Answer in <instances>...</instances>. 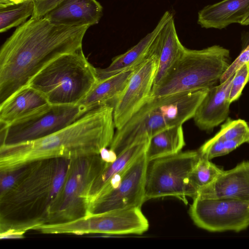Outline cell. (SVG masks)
<instances>
[{"mask_svg": "<svg viewBox=\"0 0 249 249\" xmlns=\"http://www.w3.org/2000/svg\"><path fill=\"white\" fill-rule=\"evenodd\" d=\"M244 143H249V138L221 140L213 138L204 142L198 151L200 156L209 160L227 155Z\"/></svg>", "mask_w": 249, "mask_h": 249, "instance_id": "cell-26", "label": "cell"}, {"mask_svg": "<svg viewBox=\"0 0 249 249\" xmlns=\"http://www.w3.org/2000/svg\"><path fill=\"white\" fill-rule=\"evenodd\" d=\"M197 23L206 29H222L233 23L249 25V0H222L198 13Z\"/></svg>", "mask_w": 249, "mask_h": 249, "instance_id": "cell-17", "label": "cell"}, {"mask_svg": "<svg viewBox=\"0 0 249 249\" xmlns=\"http://www.w3.org/2000/svg\"><path fill=\"white\" fill-rule=\"evenodd\" d=\"M189 213L198 227L211 232H239L249 226V202L231 198L196 197Z\"/></svg>", "mask_w": 249, "mask_h": 249, "instance_id": "cell-11", "label": "cell"}, {"mask_svg": "<svg viewBox=\"0 0 249 249\" xmlns=\"http://www.w3.org/2000/svg\"><path fill=\"white\" fill-rule=\"evenodd\" d=\"M134 70L125 71L98 81L79 104L88 111L107 104L113 106L125 88Z\"/></svg>", "mask_w": 249, "mask_h": 249, "instance_id": "cell-22", "label": "cell"}, {"mask_svg": "<svg viewBox=\"0 0 249 249\" xmlns=\"http://www.w3.org/2000/svg\"><path fill=\"white\" fill-rule=\"evenodd\" d=\"M12 0H0V6H3L13 3Z\"/></svg>", "mask_w": 249, "mask_h": 249, "instance_id": "cell-32", "label": "cell"}, {"mask_svg": "<svg viewBox=\"0 0 249 249\" xmlns=\"http://www.w3.org/2000/svg\"><path fill=\"white\" fill-rule=\"evenodd\" d=\"M107 163L100 154L71 160L58 203L48 224L70 222L87 215L89 187Z\"/></svg>", "mask_w": 249, "mask_h": 249, "instance_id": "cell-7", "label": "cell"}, {"mask_svg": "<svg viewBox=\"0 0 249 249\" xmlns=\"http://www.w3.org/2000/svg\"><path fill=\"white\" fill-rule=\"evenodd\" d=\"M234 73L223 83L209 89L198 107L193 118L201 130L211 131L227 119L231 104L229 94Z\"/></svg>", "mask_w": 249, "mask_h": 249, "instance_id": "cell-14", "label": "cell"}, {"mask_svg": "<svg viewBox=\"0 0 249 249\" xmlns=\"http://www.w3.org/2000/svg\"><path fill=\"white\" fill-rule=\"evenodd\" d=\"M200 155L197 151L177 154L148 161L145 174V199L175 197L187 204L192 197L189 178Z\"/></svg>", "mask_w": 249, "mask_h": 249, "instance_id": "cell-6", "label": "cell"}, {"mask_svg": "<svg viewBox=\"0 0 249 249\" xmlns=\"http://www.w3.org/2000/svg\"><path fill=\"white\" fill-rule=\"evenodd\" d=\"M71 160L53 158L27 164L15 185L0 196V237L23 238L25 233L50 222Z\"/></svg>", "mask_w": 249, "mask_h": 249, "instance_id": "cell-2", "label": "cell"}, {"mask_svg": "<svg viewBox=\"0 0 249 249\" xmlns=\"http://www.w3.org/2000/svg\"><path fill=\"white\" fill-rule=\"evenodd\" d=\"M148 228V221L141 208H133L87 215L63 223L43 224L34 230L44 234L122 235L142 234Z\"/></svg>", "mask_w": 249, "mask_h": 249, "instance_id": "cell-8", "label": "cell"}, {"mask_svg": "<svg viewBox=\"0 0 249 249\" xmlns=\"http://www.w3.org/2000/svg\"><path fill=\"white\" fill-rule=\"evenodd\" d=\"M27 164L10 171L0 172V196L11 189L24 174Z\"/></svg>", "mask_w": 249, "mask_h": 249, "instance_id": "cell-29", "label": "cell"}, {"mask_svg": "<svg viewBox=\"0 0 249 249\" xmlns=\"http://www.w3.org/2000/svg\"><path fill=\"white\" fill-rule=\"evenodd\" d=\"M170 126L166 111L154 98L145 103L115 132L109 148L118 156L132 145L153 136Z\"/></svg>", "mask_w": 249, "mask_h": 249, "instance_id": "cell-13", "label": "cell"}, {"mask_svg": "<svg viewBox=\"0 0 249 249\" xmlns=\"http://www.w3.org/2000/svg\"><path fill=\"white\" fill-rule=\"evenodd\" d=\"M196 197L231 198L249 202V161H243L224 171L212 183L199 191Z\"/></svg>", "mask_w": 249, "mask_h": 249, "instance_id": "cell-15", "label": "cell"}, {"mask_svg": "<svg viewBox=\"0 0 249 249\" xmlns=\"http://www.w3.org/2000/svg\"><path fill=\"white\" fill-rule=\"evenodd\" d=\"M224 171L200 156L189 178L191 198H194L199 191L212 183Z\"/></svg>", "mask_w": 249, "mask_h": 249, "instance_id": "cell-25", "label": "cell"}, {"mask_svg": "<svg viewBox=\"0 0 249 249\" xmlns=\"http://www.w3.org/2000/svg\"><path fill=\"white\" fill-rule=\"evenodd\" d=\"M89 27L55 25L44 17L18 26L0 51V104L55 59L82 48Z\"/></svg>", "mask_w": 249, "mask_h": 249, "instance_id": "cell-1", "label": "cell"}, {"mask_svg": "<svg viewBox=\"0 0 249 249\" xmlns=\"http://www.w3.org/2000/svg\"><path fill=\"white\" fill-rule=\"evenodd\" d=\"M22 0H20V1H22Z\"/></svg>", "mask_w": 249, "mask_h": 249, "instance_id": "cell-34", "label": "cell"}, {"mask_svg": "<svg viewBox=\"0 0 249 249\" xmlns=\"http://www.w3.org/2000/svg\"><path fill=\"white\" fill-rule=\"evenodd\" d=\"M13 3L14 2H18L20 1V0H12Z\"/></svg>", "mask_w": 249, "mask_h": 249, "instance_id": "cell-33", "label": "cell"}, {"mask_svg": "<svg viewBox=\"0 0 249 249\" xmlns=\"http://www.w3.org/2000/svg\"><path fill=\"white\" fill-rule=\"evenodd\" d=\"M64 0H34L35 10L32 18L44 17Z\"/></svg>", "mask_w": 249, "mask_h": 249, "instance_id": "cell-31", "label": "cell"}, {"mask_svg": "<svg viewBox=\"0 0 249 249\" xmlns=\"http://www.w3.org/2000/svg\"><path fill=\"white\" fill-rule=\"evenodd\" d=\"M145 152L110 180L90 206L87 215L141 208L146 201L145 180L148 161Z\"/></svg>", "mask_w": 249, "mask_h": 249, "instance_id": "cell-10", "label": "cell"}, {"mask_svg": "<svg viewBox=\"0 0 249 249\" xmlns=\"http://www.w3.org/2000/svg\"><path fill=\"white\" fill-rule=\"evenodd\" d=\"M156 41L158 64L152 89L165 78L186 49L179 39L173 15L158 34Z\"/></svg>", "mask_w": 249, "mask_h": 249, "instance_id": "cell-20", "label": "cell"}, {"mask_svg": "<svg viewBox=\"0 0 249 249\" xmlns=\"http://www.w3.org/2000/svg\"><path fill=\"white\" fill-rule=\"evenodd\" d=\"M172 15L169 11L165 12L154 29L137 44L125 53L114 57L107 67L96 68L98 81L124 71L135 69L142 63L148 56L156 37Z\"/></svg>", "mask_w": 249, "mask_h": 249, "instance_id": "cell-18", "label": "cell"}, {"mask_svg": "<svg viewBox=\"0 0 249 249\" xmlns=\"http://www.w3.org/2000/svg\"><path fill=\"white\" fill-rule=\"evenodd\" d=\"M249 81V63H247L235 72L229 94L231 103L237 100L241 96L243 89Z\"/></svg>", "mask_w": 249, "mask_h": 249, "instance_id": "cell-28", "label": "cell"}, {"mask_svg": "<svg viewBox=\"0 0 249 249\" xmlns=\"http://www.w3.org/2000/svg\"><path fill=\"white\" fill-rule=\"evenodd\" d=\"M155 40L148 56L135 69L124 90L113 105L117 129L121 128L150 97L158 64Z\"/></svg>", "mask_w": 249, "mask_h": 249, "instance_id": "cell-12", "label": "cell"}, {"mask_svg": "<svg viewBox=\"0 0 249 249\" xmlns=\"http://www.w3.org/2000/svg\"><path fill=\"white\" fill-rule=\"evenodd\" d=\"M113 107L107 104L89 111L68 126L45 137L0 145V172L41 160L100 154L110 145L115 134Z\"/></svg>", "mask_w": 249, "mask_h": 249, "instance_id": "cell-3", "label": "cell"}, {"mask_svg": "<svg viewBox=\"0 0 249 249\" xmlns=\"http://www.w3.org/2000/svg\"><path fill=\"white\" fill-rule=\"evenodd\" d=\"M249 138V126L244 120L228 118L221 128L213 138L221 140H233Z\"/></svg>", "mask_w": 249, "mask_h": 249, "instance_id": "cell-27", "label": "cell"}, {"mask_svg": "<svg viewBox=\"0 0 249 249\" xmlns=\"http://www.w3.org/2000/svg\"><path fill=\"white\" fill-rule=\"evenodd\" d=\"M87 112L80 104H50L37 113L9 126L0 124V145L19 143L49 136L71 124Z\"/></svg>", "mask_w": 249, "mask_h": 249, "instance_id": "cell-9", "label": "cell"}, {"mask_svg": "<svg viewBox=\"0 0 249 249\" xmlns=\"http://www.w3.org/2000/svg\"><path fill=\"white\" fill-rule=\"evenodd\" d=\"M50 105L40 92L27 86L0 104V123L9 126L37 113Z\"/></svg>", "mask_w": 249, "mask_h": 249, "instance_id": "cell-19", "label": "cell"}, {"mask_svg": "<svg viewBox=\"0 0 249 249\" xmlns=\"http://www.w3.org/2000/svg\"><path fill=\"white\" fill-rule=\"evenodd\" d=\"M249 62V44L241 52L235 60L231 64L220 78V84L223 83L245 64Z\"/></svg>", "mask_w": 249, "mask_h": 249, "instance_id": "cell-30", "label": "cell"}, {"mask_svg": "<svg viewBox=\"0 0 249 249\" xmlns=\"http://www.w3.org/2000/svg\"><path fill=\"white\" fill-rule=\"evenodd\" d=\"M185 145L182 125L168 127L149 139L146 150L148 161L177 154Z\"/></svg>", "mask_w": 249, "mask_h": 249, "instance_id": "cell-23", "label": "cell"}, {"mask_svg": "<svg viewBox=\"0 0 249 249\" xmlns=\"http://www.w3.org/2000/svg\"><path fill=\"white\" fill-rule=\"evenodd\" d=\"M35 10L34 0H23L0 6V32L25 22Z\"/></svg>", "mask_w": 249, "mask_h": 249, "instance_id": "cell-24", "label": "cell"}, {"mask_svg": "<svg viewBox=\"0 0 249 249\" xmlns=\"http://www.w3.org/2000/svg\"><path fill=\"white\" fill-rule=\"evenodd\" d=\"M149 141L146 139L132 145L118 155L113 162L107 163L89 187L87 197V212L90 205L110 180L145 152Z\"/></svg>", "mask_w": 249, "mask_h": 249, "instance_id": "cell-21", "label": "cell"}, {"mask_svg": "<svg viewBox=\"0 0 249 249\" xmlns=\"http://www.w3.org/2000/svg\"><path fill=\"white\" fill-rule=\"evenodd\" d=\"M231 64L230 50L221 46L201 50L186 48L165 78L152 89L150 97L210 89L220 80Z\"/></svg>", "mask_w": 249, "mask_h": 249, "instance_id": "cell-5", "label": "cell"}, {"mask_svg": "<svg viewBox=\"0 0 249 249\" xmlns=\"http://www.w3.org/2000/svg\"><path fill=\"white\" fill-rule=\"evenodd\" d=\"M96 68L82 48L55 59L41 70L29 86L43 95L51 105H77L97 83Z\"/></svg>", "mask_w": 249, "mask_h": 249, "instance_id": "cell-4", "label": "cell"}, {"mask_svg": "<svg viewBox=\"0 0 249 249\" xmlns=\"http://www.w3.org/2000/svg\"></svg>", "mask_w": 249, "mask_h": 249, "instance_id": "cell-35", "label": "cell"}, {"mask_svg": "<svg viewBox=\"0 0 249 249\" xmlns=\"http://www.w3.org/2000/svg\"><path fill=\"white\" fill-rule=\"evenodd\" d=\"M102 15L103 7L96 0H64L44 17L55 25L90 27Z\"/></svg>", "mask_w": 249, "mask_h": 249, "instance_id": "cell-16", "label": "cell"}]
</instances>
